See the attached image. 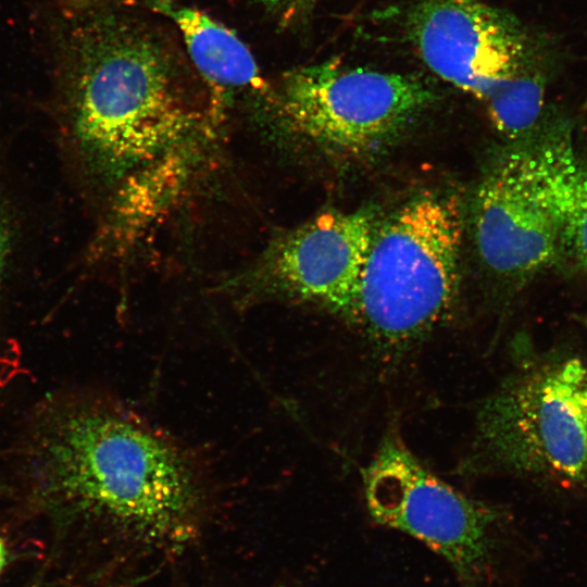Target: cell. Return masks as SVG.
Returning <instances> with one entry per match:
<instances>
[{"label":"cell","mask_w":587,"mask_h":587,"mask_svg":"<svg viewBox=\"0 0 587 587\" xmlns=\"http://www.w3.org/2000/svg\"><path fill=\"white\" fill-rule=\"evenodd\" d=\"M33 487L47 503L139 539L184 541L207 500L199 464L179 444L113 403L57 407L33 440Z\"/></svg>","instance_id":"6da1fadb"},{"label":"cell","mask_w":587,"mask_h":587,"mask_svg":"<svg viewBox=\"0 0 587 587\" xmlns=\"http://www.w3.org/2000/svg\"><path fill=\"white\" fill-rule=\"evenodd\" d=\"M55 17V70L92 167L115 176L187 136L183 64L158 34L103 0H64Z\"/></svg>","instance_id":"7a4b0ae2"},{"label":"cell","mask_w":587,"mask_h":587,"mask_svg":"<svg viewBox=\"0 0 587 587\" xmlns=\"http://www.w3.org/2000/svg\"><path fill=\"white\" fill-rule=\"evenodd\" d=\"M461 243L452 195H417L376 223L348 319L376 352L400 357L449 313Z\"/></svg>","instance_id":"3957f363"},{"label":"cell","mask_w":587,"mask_h":587,"mask_svg":"<svg viewBox=\"0 0 587 587\" xmlns=\"http://www.w3.org/2000/svg\"><path fill=\"white\" fill-rule=\"evenodd\" d=\"M464 470L587 492V353L554 349L517 365L479 404Z\"/></svg>","instance_id":"277c9868"},{"label":"cell","mask_w":587,"mask_h":587,"mask_svg":"<svg viewBox=\"0 0 587 587\" xmlns=\"http://www.w3.org/2000/svg\"><path fill=\"white\" fill-rule=\"evenodd\" d=\"M362 480L371 517L440 555L461 587H521L528 557L507 513L440 479L399 437H384Z\"/></svg>","instance_id":"5b68a950"},{"label":"cell","mask_w":587,"mask_h":587,"mask_svg":"<svg viewBox=\"0 0 587 587\" xmlns=\"http://www.w3.org/2000/svg\"><path fill=\"white\" fill-rule=\"evenodd\" d=\"M434 99L415 76L333 60L289 71L278 91L280 112L295 133L348 159L390 143Z\"/></svg>","instance_id":"8992f818"},{"label":"cell","mask_w":587,"mask_h":587,"mask_svg":"<svg viewBox=\"0 0 587 587\" xmlns=\"http://www.w3.org/2000/svg\"><path fill=\"white\" fill-rule=\"evenodd\" d=\"M472 227L480 261L499 277L522 282L558 263L564 250L551 134L511 148L489 167L475 192Z\"/></svg>","instance_id":"52a82bcc"},{"label":"cell","mask_w":587,"mask_h":587,"mask_svg":"<svg viewBox=\"0 0 587 587\" xmlns=\"http://www.w3.org/2000/svg\"><path fill=\"white\" fill-rule=\"evenodd\" d=\"M408 28L428 68L483 102L532 67L520 25L482 0H421Z\"/></svg>","instance_id":"ba28073f"},{"label":"cell","mask_w":587,"mask_h":587,"mask_svg":"<svg viewBox=\"0 0 587 587\" xmlns=\"http://www.w3.org/2000/svg\"><path fill=\"white\" fill-rule=\"evenodd\" d=\"M376 223L370 209L322 212L275 239L248 279L348 321Z\"/></svg>","instance_id":"9c48e42d"},{"label":"cell","mask_w":587,"mask_h":587,"mask_svg":"<svg viewBox=\"0 0 587 587\" xmlns=\"http://www.w3.org/2000/svg\"><path fill=\"white\" fill-rule=\"evenodd\" d=\"M150 7L176 25L195 66L212 86L221 89L262 87L263 79L253 55L232 29L204 12L173 0H152Z\"/></svg>","instance_id":"30bf717a"},{"label":"cell","mask_w":587,"mask_h":587,"mask_svg":"<svg viewBox=\"0 0 587 587\" xmlns=\"http://www.w3.org/2000/svg\"><path fill=\"white\" fill-rule=\"evenodd\" d=\"M551 168L564 253L587 275V164L575 153L566 128L551 133Z\"/></svg>","instance_id":"8fae6325"},{"label":"cell","mask_w":587,"mask_h":587,"mask_svg":"<svg viewBox=\"0 0 587 587\" xmlns=\"http://www.w3.org/2000/svg\"><path fill=\"white\" fill-rule=\"evenodd\" d=\"M545 87L532 67L505 83L484 103L498 132L515 139L536 126L544 108Z\"/></svg>","instance_id":"7c38bea8"},{"label":"cell","mask_w":587,"mask_h":587,"mask_svg":"<svg viewBox=\"0 0 587 587\" xmlns=\"http://www.w3.org/2000/svg\"><path fill=\"white\" fill-rule=\"evenodd\" d=\"M316 0H261L270 13L274 14L280 25H288L309 12Z\"/></svg>","instance_id":"4fadbf2b"},{"label":"cell","mask_w":587,"mask_h":587,"mask_svg":"<svg viewBox=\"0 0 587 587\" xmlns=\"http://www.w3.org/2000/svg\"><path fill=\"white\" fill-rule=\"evenodd\" d=\"M11 240L7 226L0 220V283L2 280L8 258L10 253Z\"/></svg>","instance_id":"5bb4252c"},{"label":"cell","mask_w":587,"mask_h":587,"mask_svg":"<svg viewBox=\"0 0 587 587\" xmlns=\"http://www.w3.org/2000/svg\"><path fill=\"white\" fill-rule=\"evenodd\" d=\"M7 561V548L3 539L0 537V573L2 572Z\"/></svg>","instance_id":"9a60e30c"},{"label":"cell","mask_w":587,"mask_h":587,"mask_svg":"<svg viewBox=\"0 0 587 587\" xmlns=\"http://www.w3.org/2000/svg\"><path fill=\"white\" fill-rule=\"evenodd\" d=\"M584 322H585V324L587 325V319H586V320H584Z\"/></svg>","instance_id":"2e32d148"}]
</instances>
